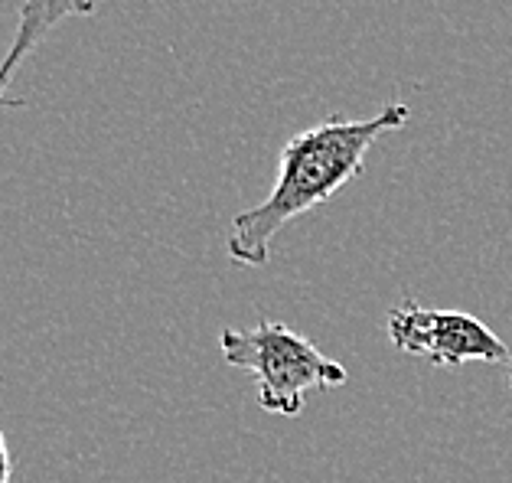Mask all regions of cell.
<instances>
[{"instance_id":"obj_1","label":"cell","mask_w":512,"mask_h":483,"mask_svg":"<svg viewBox=\"0 0 512 483\" xmlns=\"http://www.w3.org/2000/svg\"><path fill=\"white\" fill-rule=\"evenodd\" d=\"M411 121V108L389 102L369 118H327L294 134L278 157V177L258 206L232 219L226 249L242 268H265L271 245L287 222L333 200L346 183L366 170V157L382 134H392Z\"/></svg>"},{"instance_id":"obj_5","label":"cell","mask_w":512,"mask_h":483,"mask_svg":"<svg viewBox=\"0 0 512 483\" xmlns=\"http://www.w3.org/2000/svg\"><path fill=\"white\" fill-rule=\"evenodd\" d=\"M0 483H10V448L4 428H0Z\"/></svg>"},{"instance_id":"obj_2","label":"cell","mask_w":512,"mask_h":483,"mask_svg":"<svg viewBox=\"0 0 512 483\" xmlns=\"http://www.w3.org/2000/svg\"><path fill=\"white\" fill-rule=\"evenodd\" d=\"M219 346L229 366L255 376L258 402L271 415H301L314 389L327 392L346 382V369L336 359L278 320H261L252 330H222Z\"/></svg>"},{"instance_id":"obj_6","label":"cell","mask_w":512,"mask_h":483,"mask_svg":"<svg viewBox=\"0 0 512 483\" xmlns=\"http://www.w3.org/2000/svg\"><path fill=\"white\" fill-rule=\"evenodd\" d=\"M509 392H512V359H509Z\"/></svg>"},{"instance_id":"obj_3","label":"cell","mask_w":512,"mask_h":483,"mask_svg":"<svg viewBox=\"0 0 512 483\" xmlns=\"http://www.w3.org/2000/svg\"><path fill=\"white\" fill-rule=\"evenodd\" d=\"M385 333L395 350L421 356L434 366L509 363L512 359L509 346L480 317L464 311H428L418 301L398 304L385 317Z\"/></svg>"},{"instance_id":"obj_4","label":"cell","mask_w":512,"mask_h":483,"mask_svg":"<svg viewBox=\"0 0 512 483\" xmlns=\"http://www.w3.org/2000/svg\"><path fill=\"white\" fill-rule=\"evenodd\" d=\"M98 4H105V0H23L14 40H10L7 56L0 59V108L10 105L4 98L10 82H14L17 69L27 63L33 49L46 40L49 30H56L62 20L92 17L98 10Z\"/></svg>"}]
</instances>
